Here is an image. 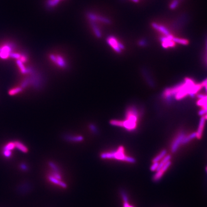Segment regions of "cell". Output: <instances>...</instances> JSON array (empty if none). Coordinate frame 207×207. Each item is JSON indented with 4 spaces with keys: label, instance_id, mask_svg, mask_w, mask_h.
Segmentation results:
<instances>
[{
    "label": "cell",
    "instance_id": "6da1fadb",
    "mask_svg": "<svg viewBox=\"0 0 207 207\" xmlns=\"http://www.w3.org/2000/svg\"><path fill=\"white\" fill-rule=\"evenodd\" d=\"M101 158L103 159H115L117 160L127 162L130 163H134L135 159L130 156H127L124 153V148L123 146H120L114 151L102 153L100 155Z\"/></svg>",
    "mask_w": 207,
    "mask_h": 207
},
{
    "label": "cell",
    "instance_id": "7a4b0ae2",
    "mask_svg": "<svg viewBox=\"0 0 207 207\" xmlns=\"http://www.w3.org/2000/svg\"><path fill=\"white\" fill-rule=\"evenodd\" d=\"M194 84H195L192 80L186 78L185 82L182 84L181 89L175 96V98L177 100H180L189 95L191 89Z\"/></svg>",
    "mask_w": 207,
    "mask_h": 207
},
{
    "label": "cell",
    "instance_id": "3957f363",
    "mask_svg": "<svg viewBox=\"0 0 207 207\" xmlns=\"http://www.w3.org/2000/svg\"><path fill=\"white\" fill-rule=\"evenodd\" d=\"M107 42L116 53H120L122 50L124 49L125 47L123 44L119 42L117 38L113 36L107 37Z\"/></svg>",
    "mask_w": 207,
    "mask_h": 207
},
{
    "label": "cell",
    "instance_id": "277c9868",
    "mask_svg": "<svg viewBox=\"0 0 207 207\" xmlns=\"http://www.w3.org/2000/svg\"><path fill=\"white\" fill-rule=\"evenodd\" d=\"M185 136V134L183 132H180L177 136V138L174 139L171 145V150L172 153H174L177 152L180 144H182V141Z\"/></svg>",
    "mask_w": 207,
    "mask_h": 207
},
{
    "label": "cell",
    "instance_id": "5b68a950",
    "mask_svg": "<svg viewBox=\"0 0 207 207\" xmlns=\"http://www.w3.org/2000/svg\"><path fill=\"white\" fill-rule=\"evenodd\" d=\"M171 165V162L170 161L167 162L166 164L164 166L162 167L161 169L157 171V172L154 175V177H153L154 181L157 182V181L160 180L165 172L169 168Z\"/></svg>",
    "mask_w": 207,
    "mask_h": 207
},
{
    "label": "cell",
    "instance_id": "8992f818",
    "mask_svg": "<svg viewBox=\"0 0 207 207\" xmlns=\"http://www.w3.org/2000/svg\"><path fill=\"white\" fill-rule=\"evenodd\" d=\"M49 57H50V60L53 62L55 63L56 64L58 65L61 68L66 67V62L64 59L61 57V56H55L53 54H51L49 56Z\"/></svg>",
    "mask_w": 207,
    "mask_h": 207
},
{
    "label": "cell",
    "instance_id": "52a82bcc",
    "mask_svg": "<svg viewBox=\"0 0 207 207\" xmlns=\"http://www.w3.org/2000/svg\"><path fill=\"white\" fill-rule=\"evenodd\" d=\"M205 121H206V119H205V117L202 116L200 119L198 129H197V131L196 132L197 138L198 139H201L202 136L204 126H205Z\"/></svg>",
    "mask_w": 207,
    "mask_h": 207
},
{
    "label": "cell",
    "instance_id": "ba28073f",
    "mask_svg": "<svg viewBox=\"0 0 207 207\" xmlns=\"http://www.w3.org/2000/svg\"><path fill=\"white\" fill-rule=\"evenodd\" d=\"M11 49L9 46H5L0 49V58L6 59L10 55Z\"/></svg>",
    "mask_w": 207,
    "mask_h": 207
},
{
    "label": "cell",
    "instance_id": "9c48e42d",
    "mask_svg": "<svg viewBox=\"0 0 207 207\" xmlns=\"http://www.w3.org/2000/svg\"><path fill=\"white\" fill-rule=\"evenodd\" d=\"M152 26H153L154 29L160 32L162 34L165 35L166 36H168V35L170 34L169 30L165 26H164V25H159L157 24L156 23H153L152 24Z\"/></svg>",
    "mask_w": 207,
    "mask_h": 207
},
{
    "label": "cell",
    "instance_id": "30bf717a",
    "mask_svg": "<svg viewBox=\"0 0 207 207\" xmlns=\"http://www.w3.org/2000/svg\"><path fill=\"white\" fill-rule=\"evenodd\" d=\"M48 179L49 180L51 183H53L55 184L58 185L59 186H61V187L64 188V189H66L67 187V185L65 183L63 182L61 180H59V179L56 178H54L52 175H50V176H49Z\"/></svg>",
    "mask_w": 207,
    "mask_h": 207
},
{
    "label": "cell",
    "instance_id": "8fae6325",
    "mask_svg": "<svg viewBox=\"0 0 207 207\" xmlns=\"http://www.w3.org/2000/svg\"><path fill=\"white\" fill-rule=\"evenodd\" d=\"M64 138L67 141H70V142H80L84 140V138L81 136H71V135H65Z\"/></svg>",
    "mask_w": 207,
    "mask_h": 207
},
{
    "label": "cell",
    "instance_id": "7c38bea8",
    "mask_svg": "<svg viewBox=\"0 0 207 207\" xmlns=\"http://www.w3.org/2000/svg\"><path fill=\"white\" fill-rule=\"evenodd\" d=\"M90 24L91 25L92 29H93V31L94 33L96 36V37L98 38H101L102 36V34L101 32L100 31V30L99 29L98 26L96 25V24L95 22H90Z\"/></svg>",
    "mask_w": 207,
    "mask_h": 207
},
{
    "label": "cell",
    "instance_id": "4fadbf2b",
    "mask_svg": "<svg viewBox=\"0 0 207 207\" xmlns=\"http://www.w3.org/2000/svg\"><path fill=\"white\" fill-rule=\"evenodd\" d=\"M202 87L201 84H194L191 89L189 95L191 97H194L196 94L201 89Z\"/></svg>",
    "mask_w": 207,
    "mask_h": 207
},
{
    "label": "cell",
    "instance_id": "5bb4252c",
    "mask_svg": "<svg viewBox=\"0 0 207 207\" xmlns=\"http://www.w3.org/2000/svg\"><path fill=\"white\" fill-rule=\"evenodd\" d=\"M195 138H197L196 132H193V133H192L191 134L189 135V136L185 137L183 139V141H182V144L184 145V144H186V143H189L190 141L193 140V139H195Z\"/></svg>",
    "mask_w": 207,
    "mask_h": 207
},
{
    "label": "cell",
    "instance_id": "9a60e30c",
    "mask_svg": "<svg viewBox=\"0 0 207 207\" xmlns=\"http://www.w3.org/2000/svg\"><path fill=\"white\" fill-rule=\"evenodd\" d=\"M171 159V156L170 155H166L163 159H162L160 163H159V166L157 171L161 169L162 167L164 166L167 162L170 161Z\"/></svg>",
    "mask_w": 207,
    "mask_h": 207
},
{
    "label": "cell",
    "instance_id": "2e32d148",
    "mask_svg": "<svg viewBox=\"0 0 207 207\" xmlns=\"http://www.w3.org/2000/svg\"><path fill=\"white\" fill-rule=\"evenodd\" d=\"M167 155V151L166 150H162L161 153L153 159V162H159L162 159H163Z\"/></svg>",
    "mask_w": 207,
    "mask_h": 207
},
{
    "label": "cell",
    "instance_id": "e0dca14e",
    "mask_svg": "<svg viewBox=\"0 0 207 207\" xmlns=\"http://www.w3.org/2000/svg\"><path fill=\"white\" fill-rule=\"evenodd\" d=\"M14 143H15V147L20 150H21V152L25 153L28 152V149L27 147L25 146V145L22 144V143L19 142H14Z\"/></svg>",
    "mask_w": 207,
    "mask_h": 207
},
{
    "label": "cell",
    "instance_id": "ac0fdd59",
    "mask_svg": "<svg viewBox=\"0 0 207 207\" xmlns=\"http://www.w3.org/2000/svg\"><path fill=\"white\" fill-rule=\"evenodd\" d=\"M17 64H18L20 70V71L22 73H26L29 72V70L25 68V67L23 65V62L21 61H17Z\"/></svg>",
    "mask_w": 207,
    "mask_h": 207
},
{
    "label": "cell",
    "instance_id": "d6986e66",
    "mask_svg": "<svg viewBox=\"0 0 207 207\" xmlns=\"http://www.w3.org/2000/svg\"><path fill=\"white\" fill-rule=\"evenodd\" d=\"M49 165L50 167V168L53 170V172L61 174L60 170L59 169L58 166L53 162H49Z\"/></svg>",
    "mask_w": 207,
    "mask_h": 207
},
{
    "label": "cell",
    "instance_id": "ffe728a7",
    "mask_svg": "<svg viewBox=\"0 0 207 207\" xmlns=\"http://www.w3.org/2000/svg\"><path fill=\"white\" fill-rule=\"evenodd\" d=\"M61 0H48L47 6L49 8L53 7L58 5Z\"/></svg>",
    "mask_w": 207,
    "mask_h": 207
},
{
    "label": "cell",
    "instance_id": "44dd1931",
    "mask_svg": "<svg viewBox=\"0 0 207 207\" xmlns=\"http://www.w3.org/2000/svg\"><path fill=\"white\" fill-rule=\"evenodd\" d=\"M173 41L174 42L180 44H181V45H186L188 44V41L186 40V39L178 38V37H174L173 39Z\"/></svg>",
    "mask_w": 207,
    "mask_h": 207
},
{
    "label": "cell",
    "instance_id": "7402d4cb",
    "mask_svg": "<svg viewBox=\"0 0 207 207\" xmlns=\"http://www.w3.org/2000/svg\"><path fill=\"white\" fill-rule=\"evenodd\" d=\"M97 15L93 13L88 12L87 14V17L90 22H95L97 21Z\"/></svg>",
    "mask_w": 207,
    "mask_h": 207
},
{
    "label": "cell",
    "instance_id": "603a6c76",
    "mask_svg": "<svg viewBox=\"0 0 207 207\" xmlns=\"http://www.w3.org/2000/svg\"><path fill=\"white\" fill-rule=\"evenodd\" d=\"M97 21H100L107 24H110L111 22L109 19L105 18V17H102V16H99V15H97Z\"/></svg>",
    "mask_w": 207,
    "mask_h": 207
},
{
    "label": "cell",
    "instance_id": "cb8c5ba5",
    "mask_svg": "<svg viewBox=\"0 0 207 207\" xmlns=\"http://www.w3.org/2000/svg\"><path fill=\"white\" fill-rule=\"evenodd\" d=\"M22 91V88L21 87H16L14 88L11 89L9 91V94L11 96H14L17 95L18 93L21 92Z\"/></svg>",
    "mask_w": 207,
    "mask_h": 207
},
{
    "label": "cell",
    "instance_id": "d4e9b609",
    "mask_svg": "<svg viewBox=\"0 0 207 207\" xmlns=\"http://www.w3.org/2000/svg\"><path fill=\"white\" fill-rule=\"evenodd\" d=\"M15 147V143H8L5 146V148H4V150H13Z\"/></svg>",
    "mask_w": 207,
    "mask_h": 207
},
{
    "label": "cell",
    "instance_id": "484cf974",
    "mask_svg": "<svg viewBox=\"0 0 207 207\" xmlns=\"http://www.w3.org/2000/svg\"><path fill=\"white\" fill-rule=\"evenodd\" d=\"M178 0H174L170 5V9H174L178 6Z\"/></svg>",
    "mask_w": 207,
    "mask_h": 207
},
{
    "label": "cell",
    "instance_id": "4316f807",
    "mask_svg": "<svg viewBox=\"0 0 207 207\" xmlns=\"http://www.w3.org/2000/svg\"><path fill=\"white\" fill-rule=\"evenodd\" d=\"M159 166V162H154L151 167H150V170L152 171H157Z\"/></svg>",
    "mask_w": 207,
    "mask_h": 207
},
{
    "label": "cell",
    "instance_id": "83f0119b",
    "mask_svg": "<svg viewBox=\"0 0 207 207\" xmlns=\"http://www.w3.org/2000/svg\"><path fill=\"white\" fill-rule=\"evenodd\" d=\"M207 114V108H203L202 109L200 110L198 112V115L200 116H204V115H206Z\"/></svg>",
    "mask_w": 207,
    "mask_h": 207
},
{
    "label": "cell",
    "instance_id": "f1b7e54d",
    "mask_svg": "<svg viewBox=\"0 0 207 207\" xmlns=\"http://www.w3.org/2000/svg\"><path fill=\"white\" fill-rule=\"evenodd\" d=\"M90 129H91L92 131H93L94 133H97V128H96V126L94 125V124H90L89 125Z\"/></svg>",
    "mask_w": 207,
    "mask_h": 207
},
{
    "label": "cell",
    "instance_id": "f546056e",
    "mask_svg": "<svg viewBox=\"0 0 207 207\" xmlns=\"http://www.w3.org/2000/svg\"><path fill=\"white\" fill-rule=\"evenodd\" d=\"M9 56H10L11 58H14V59H19L21 57V56L18 53H12L10 54Z\"/></svg>",
    "mask_w": 207,
    "mask_h": 207
},
{
    "label": "cell",
    "instance_id": "4dcf8cb0",
    "mask_svg": "<svg viewBox=\"0 0 207 207\" xmlns=\"http://www.w3.org/2000/svg\"><path fill=\"white\" fill-rule=\"evenodd\" d=\"M139 46H142V47H144V46H146L147 44V42L144 39H142L141 41H139L138 42Z\"/></svg>",
    "mask_w": 207,
    "mask_h": 207
},
{
    "label": "cell",
    "instance_id": "1f68e13d",
    "mask_svg": "<svg viewBox=\"0 0 207 207\" xmlns=\"http://www.w3.org/2000/svg\"><path fill=\"white\" fill-rule=\"evenodd\" d=\"M3 154H4L5 156L8 157H10V156H11V151L9 150H5Z\"/></svg>",
    "mask_w": 207,
    "mask_h": 207
},
{
    "label": "cell",
    "instance_id": "d6a6232c",
    "mask_svg": "<svg viewBox=\"0 0 207 207\" xmlns=\"http://www.w3.org/2000/svg\"><path fill=\"white\" fill-rule=\"evenodd\" d=\"M123 207H134L133 206L129 204L128 201H124V204H123Z\"/></svg>",
    "mask_w": 207,
    "mask_h": 207
},
{
    "label": "cell",
    "instance_id": "836d02e7",
    "mask_svg": "<svg viewBox=\"0 0 207 207\" xmlns=\"http://www.w3.org/2000/svg\"><path fill=\"white\" fill-rule=\"evenodd\" d=\"M201 84V85L202 87H205V86L207 85V78L204 80V81H203Z\"/></svg>",
    "mask_w": 207,
    "mask_h": 207
},
{
    "label": "cell",
    "instance_id": "e575fe53",
    "mask_svg": "<svg viewBox=\"0 0 207 207\" xmlns=\"http://www.w3.org/2000/svg\"><path fill=\"white\" fill-rule=\"evenodd\" d=\"M131 1H132L134 2H138L139 0H131Z\"/></svg>",
    "mask_w": 207,
    "mask_h": 207
},
{
    "label": "cell",
    "instance_id": "d590c367",
    "mask_svg": "<svg viewBox=\"0 0 207 207\" xmlns=\"http://www.w3.org/2000/svg\"><path fill=\"white\" fill-rule=\"evenodd\" d=\"M205 118L206 119H206L207 120V114L206 115V116H205Z\"/></svg>",
    "mask_w": 207,
    "mask_h": 207
},
{
    "label": "cell",
    "instance_id": "8d00e7d4",
    "mask_svg": "<svg viewBox=\"0 0 207 207\" xmlns=\"http://www.w3.org/2000/svg\"><path fill=\"white\" fill-rule=\"evenodd\" d=\"M205 89H206V91H207V85H206V86H205Z\"/></svg>",
    "mask_w": 207,
    "mask_h": 207
},
{
    "label": "cell",
    "instance_id": "74e56055",
    "mask_svg": "<svg viewBox=\"0 0 207 207\" xmlns=\"http://www.w3.org/2000/svg\"><path fill=\"white\" fill-rule=\"evenodd\" d=\"M206 171H207V168H206Z\"/></svg>",
    "mask_w": 207,
    "mask_h": 207
},
{
    "label": "cell",
    "instance_id": "f35d334b",
    "mask_svg": "<svg viewBox=\"0 0 207 207\" xmlns=\"http://www.w3.org/2000/svg\"><path fill=\"white\" fill-rule=\"evenodd\" d=\"M178 1H179V0H178Z\"/></svg>",
    "mask_w": 207,
    "mask_h": 207
}]
</instances>
